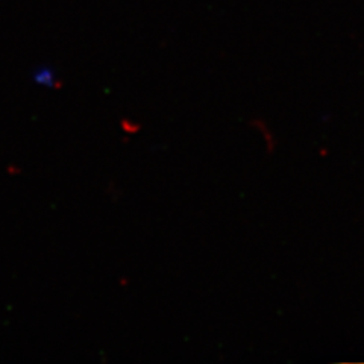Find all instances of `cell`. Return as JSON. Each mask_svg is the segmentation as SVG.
Instances as JSON below:
<instances>
[{
  "label": "cell",
  "instance_id": "6da1fadb",
  "mask_svg": "<svg viewBox=\"0 0 364 364\" xmlns=\"http://www.w3.org/2000/svg\"><path fill=\"white\" fill-rule=\"evenodd\" d=\"M32 81L38 85L48 87V88H58L60 87L58 79H56V73L49 65L38 67L37 70L32 73Z\"/></svg>",
  "mask_w": 364,
  "mask_h": 364
}]
</instances>
